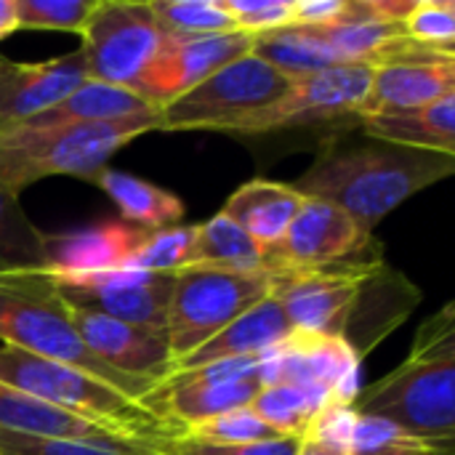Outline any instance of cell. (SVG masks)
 Here are the masks:
<instances>
[{
	"label": "cell",
	"instance_id": "13",
	"mask_svg": "<svg viewBox=\"0 0 455 455\" xmlns=\"http://www.w3.org/2000/svg\"><path fill=\"white\" fill-rule=\"evenodd\" d=\"M376 237H365L360 227L341 208L304 197L285 237L264 251V269L277 272H309L339 264L365 251Z\"/></svg>",
	"mask_w": 455,
	"mask_h": 455
},
{
	"label": "cell",
	"instance_id": "14",
	"mask_svg": "<svg viewBox=\"0 0 455 455\" xmlns=\"http://www.w3.org/2000/svg\"><path fill=\"white\" fill-rule=\"evenodd\" d=\"M363 360L339 336L293 333L285 344L267 352L259 368V384H315L328 389L339 403H349L360 392Z\"/></svg>",
	"mask_w": 455,
	"mask_h": 455
},
{
	"label": "cell",
	"instance_id": "8",
	"mask_svg": "<svg viewBox=\"0 0 455 455\" xmlns=\"http://www.w3.org/2000/svg\"><path fill=\"white\" fill-rule=\"evenodd\" d=\"M291 80L253 51L160 109V131H219L288 91Z\"/></svg>",
	"mask_w": 455,
	"mask_h": 455
},
{
	"label": "cell",
	"instance_id": "18",
	"mask_svg": "<svg viewBox=\"0 0 455 455\" xmlns=\"http://www.w3.org/2000/svg\"><path fill=\"white\" fill-rule=\"evenodd\" d=\"M419 301L421 291L403 272L381 261L365 275L344 323L341 339L360 360H365L368 352H373L397 325L411 317Z\"/></svg>",
	"mask_w": 455,
	"mask_h": 455
},
{
	"label": "cell",
	"instance_id": "27",
	"mask_svg": "<svg viewBox=\"0 0 455 455\" xmlns=\"http://www.w3.org/2000/svg\"><path fill=\"white\" fill-rule=\"evenodd\" d=\"M189 267L256 272L264 269V251L251 240V235L237 221L219 211L205 224H197Z\"/></svg>",
	"mask_w": 455,
	"mask_h": 455
},
{
	"label": "cell",
	"instance_id": "37",
	"mask_svg": "<svg viewBox=\"0 0 455 455\" xmlns=\"http://www.w3.org/2000/svg\"><path fill=\"white\" fill-rule=\"evenodd\" d=\"M149 448L157 455H296L299 437H280L259 445H213L181 432L176 437L152 440Z\"/></svg>",
	"mask_w": 455,
	"mask_h": 455
},
{
	"label": "cell",
	"instance_id": "11",
	"mask_svg": "<svg viewBox=\"0 0 455 455\" xmlns=\"http://www.w3.org/2000/svg\"><path fill=\"white\" fill-rule=\"evenodd\" d=\"M53 283L72 309L96 312L120 323L165 333L176 272L115 269L80 277H53Z\"/></svg>",
	"mask_w": 455,
	"mask_h": 455
},
{
	"label": "cell",
	"instance_id": "39",
	"mask_svg": "<svg viewBox=\"0 0 455 455\" xmlns=\"http://www.w3.org/2000/svg\"><path fill=\"white\" fill-rule=\"evenodd\" d=\"M355 16V0H293L291 27H331Z\"/></svg>",
	"mask_w": 455,
	"mask_h": 455
},
{
	"label": "cell",
	"instance_id": "16",
	"mask_svg": "<svg viewBox=\"0 0 455 455\" xmlns=\"http://www.w3.org/2000/svg\"><path fill=\"white\" fill-rule=\"evenodd\" d=\"M72 325L96 360L128 379L157 384L171 371V349L163 331H147L85 309H72Z\"/></svg>",
	"mask_w": 455,
	"mask_h": 455
},
{
	"label": "cell",
	"instance_id": "15",
	"mask_svg": "<svg viewBox=\"0 0 455 455\" xmlns=\"http://www.w3.org/2000/svg\"><path fill=\"white\" fill-rule=\"evenodd\" d=\"M88 77L83 51L51 61H11L0 56V131L16 128L75 93Z\"/></svg>",
	"mask_w": 455,
	"mask_h": 455
},
{
	"label": "cell",
	"instance_id": "36",
	"mask_svg": "<svg viewBox=\"0 0 455 455\" xmlns=\"http://www.w3.org/2000/svg\"><path fill=\"white\" fill-rule=\"evenodd\" d=\"M349 455H440L435 448L421 445L403 435L395 424L373 416H357Z\"/></svg>",
	"mask_w": 455,
	"mask_h": 455
},
{
	"label": "cell",
	"instance_id": "33",
	"mask_svg": "<svg viewBox=\"0 0 455 455\" xmlns=\"http://www.w3.org/2000/svg\"><path fill=\"white\" fill-rule=\"evenodd\" d=\"M184 435H189L195 440L213 443V445H259V443H269V440L283 437L267 421H261L251 405L221 413L216 419H208V421L187 429Z\"/></svg>",
	"mask_w": 455,
	"mask_h": 455
},
{
	"label": "cell",
	"instance_id": "23",
	"mask_svg": "<svg viewBox=\"0 0 455 455\" xmlns=\"http://www.w3.org/2000/svg\"><path fill=\"white\" fill-rule=\"evenodd\" d=\"M0 432L48 440H125L120 432L45 405L0 381Z\"/></svg>",
	"mask_w": 455,
	"mask_h": 455
},
{
	"label": "cell",
	"instance_id": "30",
	"mask_svg": "<svg viewBox=\"0 0 455 455\" xmlns=\"http://www.w3.org/2000/svg\"><path fill=\"white\" fill-rule=\"evenodd\" d=\"M157 27L173 37L232 32L235 19L221 0H149Z\"/></svg>",
	"mask_w": 455,
	"mask_h": 455
},
{
	"label": "cell",
	"instance_id": "28",
	"mask_svg": "<svg viewBox=\"0 0 455 455\" xmlns=\"http://www.w3.org/2000/svg\"><path fill=\"white\" fill-rule=\"evenodd\" d=\"M253 53L261 56L264 61H269L288 80L307 77V75L339 67L331 48L304 27H288V29H275V32H267V35H256Z\"/></svg>",
	"mask_w": 455,
	"mask_h": 455
},
{
	"label": "cell",
	"instance_id": "17",
	"mask_svg": "<svg viewBox=\"0 0 455 455\" xmlns=\"http://www.w3.org/2000/svg\"><path fill=\"white\" fill-rule=\"evenodd\" d=\"M455 93V53L421 51L371 67V91L357 117L411 112Z\"/></svg>",
	"mask_w": 455,
	"mask_h": 455
},
{
	"label": "cell",
	"instance_id": "22",
	"mask_svg": "<svg viewBox=\"0 0 455 455\" xmlns=\"http://www.w3.org/2000/svg\"><path fill=\"white\" fill-rule=\"evenodd\" d=\"M355 120L360 125V133L371 139L400 144V147H413V149L455 155V93H448L421 109L392 112V115H365Z\"/></svg>",
	"mask_w": 455,
	"mask_h": 455
},
{
	"label": "cell",
	"instance_id": "5",
	"mask_svg": "<svg viewBox=\"0 0 455 455\" xmlns=\"http://www.w3.org/2000/svg\"><path fill=\"white\" fill-rule=\"evenodd\" d=\"M0 381L59 411L120 432L125 440L152 443L176 437L184 429L123 397L96 376L27 349L0 344Z\"/></svg>",
	"mask_w": 455,
	"mask_h": 455
},
{
	"label": "cell",
	"instance_id": "24",
	"mask_svg": "<svg viewBox=\"0 0 455 455\" xmlns=\"http://www.w3.org/2000/svg\"><path fill=\"white\" fill-rule=\"evenodd\" d=\"M88 181L96 184L101 192H107V197L117 205L120 216L139 229L157 232V229L179 227L184 219V203L176 195L125 171L101 168Z\"/></svg>",
	"mask_w": 455,
	"mask_h": 455
},
{
	"label": "cell",
	"instance_id": "38",
	"mask_svg": "<svg viewBox=\"0 0 455 455\" xmlns=\"http://www.w3.org/2000/svg\"><path fill=\"white\" fill-rule=\"evenodd\" d=\"M235 27L248 35H267L293 24V0H221Z\"/></svg>",
	"mask_w": 455,
	"mask_h": 455
},
{
	"label": "cell",
	"instance_id": "31",
	"mask_svg": "<svg viewBox=\"0 0 455 455\" xmlns=\"http://www.w3.org/2000/svg\"><path fill=\"white\" fill-rule=\"evenodd\" d=\"M0 455H157L139 440H48L0 432Z\"/></svg>",
	"mask_w": 455,
	"mask_h": 455
},
{
	"label": "cell",
	"instance_id": "3",
	"mask_svg": "<svg viewBox=\"0 0 455 455\" xmlns=\"http://www.w3.org/2000/svg\"><path fill=\"white\" fill-rule=\"evenodd\" d=\"M0 341L75 365L139 405L155 389L107 368L85 349L72 325V309L45 269L0 272Z\"/></svg>",
	"mask_w": 455,
	"mask_h": 455
},
{
	"label": "cell",
	"instance_id": "10",
	"mask_svg": "<svg viewBox=\"0 0 455 455\" xmlns=\"http://www.w3.org/2000/svg\"><path fill=\"white\" fill-rule=\"evenodd\" d=\"M381 261V245L373 240L365 251L339 264L309 272H285V280L275 299L280 301L296 333L341 339L344 323L365 275Z\"/></svg>",
	"mask_w": 455,
	"mask_h": 455
},
{
	"label": "cell",
	"instance_id": "19",
	"mask_svg": "<svg viewBox=\"0 0 455 455\" xmlns=\"http://www.w3.org/2000/svg\"><path fill=\"white\" fill-rule=\"evenodd\" d=\"M147 235V229L123 221H101L77 232L45 235V272L53 277H80L125 269Z\"/></svg>",
	"mask_w": 455,
	"mask_h": 455
},
{
	"label": "cell",
	"instance_id": "40",
	"mask_svg": "<svg viewBox=\"0 0 455 455\" xmlns=\"http://www.w3.org/2000/svg\"><path fill=\"white\" fill-rule=\"evenodd\" d=\"M296 455H349V451L336 448V445H331V443H323V440H317V437L304 435V437H299Z\"/></svg>",
	"mask_w": 455,
	"mask_h": 455
},
{
	"label": "cell",
	"instance_id": "7",
	"mask_svg": "<svg viewBox=\"0 0 455 455\" xmlns=\"http://www.w3.org/2000/svg\"><path fill=\"white\" fill-rule=\"evenodd\" d=\"M80 40L91 80L136 93L165 43V32L157 27L149 3L96 0L83 24Z\"/></svg>",
	"mask_w": 455,
	"mask_h": 455
},
{
	"label": "cell",
	"instance_id": "20",
	"mask_svg": "<svg viewBox=\"0 0 455 455\" xmlns=\"http://www.w3.org/2000/svg\"><path fill=\"white\" fill-rule=\"evenodd\" d=\"M293 325L288 323L280 301L272 296L245 315H240L235 323H229L224 331H219L211 341H205L200 349L187 355L184 360H176L168 373H181V371H195L208 363L219 360H235V357H256L277 349L293 336Z\"/></svg>",
	"mask_w": 455,
	"mask_h": 455
},
{
	"label": "cell",
	"instance_id": "21",
	"mask_svg": "<svg viewBox=\"0 0 455 455\" xmlns=\"http://www.w3.org/2000/svg\"><path fill=\"white\" fill-rule=\"evenodd\" d=\"M301 203L304 195L293 184L253 179L229 195L221 213L237 221L261 251H269L285 237Z\"/></svg>",
	"mask_w": 455,
	"mask_h": 455
},
{
	"label": "cell",
	"instance_id": "6",
	"mask_svg": "<svg viewBox=\"0 0 455 455\" xmlns=\"http://www.w3.org/2000/svg\"><path fill=\"white\" fill-rule=\"evenodd\" d=\"M283 280L285 272L277 269L235 272L189 267L176 272L165 323L171 365L200 349L256 304L272 299Z\"/></svg>",
	"mask_w": 455,
	"mask_h": 455
},
{
	"label": "cell",
	"instance_id": "29",
	"mask_svg": "<svg viewBox=\"0 0 455 455\" xmlns=\"http://www.w3.org/2000/svg\"><path fill=\"white\" fill-rule=\"evenodd\" d=\"M45 269V232L21 211L19 197L0 192V272Z\"/></svg>",
	"mask_w": 455,
	"mask_h": 455
},
{
	"label": "cell",
	"instance_id": "9",
	"mask_svg": "<svg viewBox=\"0 0 455 455\" xmlns=\"http://www.w3.org/2000/svg\"><path fill=\"white\" fill-rule=\"evenodd\" d=\"M371 91V67L365 64H339L307 77L291 80L288 91L272 104L248 112L219 133L229 136H259L285 128H312L328 125L344 117H357Z\"/></svg>",
	"mask_w": 455,
	"mask_h": 455
},
{
	"label": "cell",
	"instance_id": "32",
	"mask_svg": "<svg viewBox=\"0 0 455 455\" xmlns=\"http://www.w3.org/2000/svg\"><path fill=\"white\" fill-rule=\"evenodd\" d=\"M197 224L187 227H168L149 232L147 240L133 251L125 269L136 272H181L192 261V245H195Z\"/></svg>",
	"mask_w": 455,
	"mask_h": 455
},
{
	"label": "cell",
	"instance_id": "2",
	"mask_svg": "<svg viewBox=\"0 0 455 455\" xmlns=\"http://www.w3.org/2000/svg\"><path fill=\"white\" fill-rule=\"evenodd\" d=\"M357 416L395 424L440 455L455 451V304H445L416 331L411 355L352 400Z\"/></svg>",
	"mask_w": 455,
	"mask_h": 455
},
{
	"label": "cell",
	"instance_id": "4",
	"mask_svg": "<svg viewBox=\"0 0 455 455\" xmlns=\"http://www.w3.org/2000/svg\"><path fill=\"white\" fill-rule=\"evenodd\" d=\"M160 131V109L88 125L5 128L0 131V192L19 197L29 184L48 176L91 179L133 139Z\"/></svg>",
	"mask_w": 455,
	"mask_h": 455
},
{
	"label": "cell",
	"instance_id": "34",
	"mask_svg": "<svg viewBox=\"0 0 455 455\" xmlns=\"http://www.w3.org/2000/svg\"><path fill=\"white\" fill-rule=\"evenodd\" d=\"M405 35L424 48L455 53V3L453 0H416L403 21Z\"/></svg>",
	"mask_w": 455,
	"mask_h": 455
},
{
	"label": "cell",
	"instance_id": "35",
	"mask_svg": "<svg viewBox=\"0 0 455 455\" xmlns=\"http://www.w3.org/2000/svg\"><path fill=\"white\" fill-rule=\"evenodd\" d=\"M96 0H16L19 29H56L83 32Z\"/></svg>",
	"mask_w": 455,
	"mask_h": 455
},
{
	"label": "cell",
	"instance_id": "41",
	"mask_svg": "<svg viewBox=\"0 0 455 455\" xmlns=\"http://www.w3.org/2000/svg\"><path fill=\"white\" fill-rule=\"evenodd\" d=\"M0 27L16 32L19 19H16V0H0Z\"/></svg>",
	"mask_w": 455,
	"mask_h": 455
},
{
	"label": "cell",
	"instance_id": "12",
	"mask_svg": "<svg viewBox=\"0 0 455 455\" xmlns=\"http://www.w3.org/2000/svg\"><path fill=\"white\" fill-rule=\"evenodd\" d=\"M256 35L243 29L216 32V35H192L173 37L165 35V43L141 77L136 93L155 109H165L171 101L200 85L205 77L227 67L229 61L253 51Z\"/></svg>",
	"mask_w": 455,
	"mask_h": 455
},
{
	"label": "cell",
	"instance_id": "25",
	"mask_svg": "<svg viewBox=\"0 0 455 455\" xmlns=\"http://www.w3.org/2000/svg\"><path fill=\"white\" fill-rule=\"evenodd\" d=\"M157 112L149 107L141 96L133 91L99 83V80H85L75 93H69L64 101L56 107L45 109L43 115L21 123L24 128H56V125H88V123H115L136 115Z\"/></svg>",
	"mask_w": 455,
	"mask_h": 455
},
{
	"label": "cell",
	"instance_id": "1",
	"mask_svg": "<svg viewBox=\"0 0 455 455\" xmlns=\"http://www.w3.org/2000/svg\"><path fill=\"white\" fill-rule=\"evenodd\" d=\"M455 155L400 147L365 133H336L293 181L304 197L341 208L365 237L405 200L453 176Z\"/></svg>",
	"mask_w": 455,
	"mask_h": 455
},
{
	"label": "cell",
	"instance_id": "26",
	"mask_svg": "<svg viewBox=\"0 0 455 455\" xmlns=\"http://www.w3.org/2000/svg\"><path fill=\"white\" fill-rule=\"evenodd\" d=\"M339 403L328 389L315 384H272L253 397V413L283 437H304L312 421Z\"/></svg>",
	"mask_w": 455,
	"mask_h": 455
},
{
	"label": "cell",
	"instance_id": "42",
	"mask_svg": "<svg viewBox=\"0 0 455 455\" xmlns=\"http://www.w3.org/2000/svg\"><path fill=\"white\" fill-rule=\"evenodd\" d=\"M8 35H11V29H5V27H0V40H3V37H8Z\"/></svg>",
	"mask_w": 455,
	"mask_h": 455
}]
</instances>
